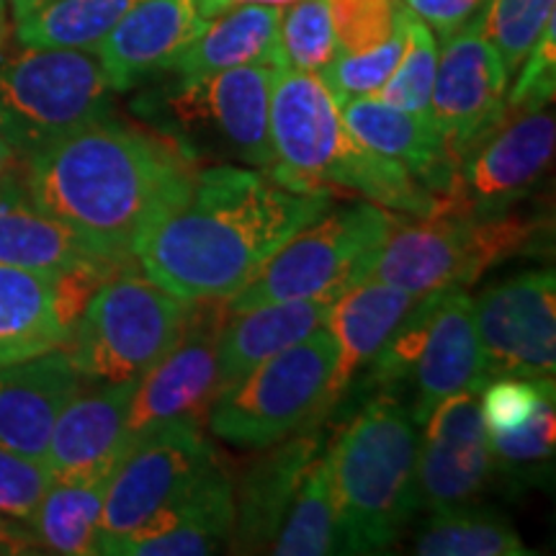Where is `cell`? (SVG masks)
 Instances as JSON below:
<instances>
[{
  "mask_svg": "<svg viewBox=\"0 0 556 556\" xmlns=\"http://www.w3.org/2000/svg\"><path fill=\"white\" fill-rule=\"evenodd\" d=\"M199 157L173 135L106 114L24 160L29 199L106 263H135L144 235L189 193Z\"/></svg>",
  "mask_w": 556,
  "mask_h": 556,
  "instance_id": "6da1fadb",
  "label": "cell"
},
{
  "mask_svg": "<svg viewBox=\"0 0 556 556\" xmlns=\"http://www.w3.org/2000/svg\"><path fill=\"white\" fill-rule=\"evenodd\" d=\"M330 206V197L287 189L268 173L199 168L186 199L139 242L135 261L184 302L229 299Z\"/></svg>",
  "mask_w": 556,
  "mask_h": 556,
  "instance_id": "7a4b0ae2",
  "label": "cell"
},
{
  "mask_svg": "<svg viewBox=\"0 0 556 556\" xmlns=\"http://www.w3.org/2000/svg\"><path fill=\"white\" fill-rule=\"evenodd\" d=\"M270 144L266 170L281 186L323 197H361L394 214L428 217L438 197L405 165L377 155L351 135L340 103L315 73L281 67L270 88Z\"/></svg>",
  "mask_w": 556,
  "mask_h": 556,
  "instance_id": "3957f363",
  "label": "cell"
},
{
  "mask_svg": "<svg viewBox=\"0 0 556 556\" xmlns=\"http://www.w3.org/2000/svg\"><path fill=\"white\" fill-rule=\"evenodd\" d=\"M417 422L381 394L340 430L328 451L343 554H379L400 539L420 507Z\"/></svg>",
  "mask_w": 556,
  "mask_h": 556,
  "instance_id": "277c9868",
  "label": "cell"
},
{
  "mask_svg": "<svg viewBox=\"0 0 556 556\" xmlns=\"http://www.w3.org/2000/svg\"><path fill=\"white\" fill-rule=\"evenodd\" d=\"M189 304L124 263L88 299L67 356L83 381L137 384L184 336Z\"/></svg>",
  "mask_w": 556,
  "mask_h": 556,
  "instance_id": "5b68a950",
  "label": "cell"
},
{
  "mask_svg": "<svg viewBox=\"0 0 556 556\" xmlns=\"http://www.w3.org/2000/svg\"><path fill=\"white\" fill-rule=\"evenodd\" d=\"M544 222L510 212L497 217L435 212L417 222H400L381 245L368 278L413 296L464 289L513 255L531 253L536 242H544Z\"/></svg>",
  "mask_w": 556,
  "mask_h": 556,
  "instance_id": "8992f818",
  "label": "cell"
},
{
  "mask_svg": "<svg viewBox=\"0 0 556 556\" xmlns=\"http://www.w3.org/2000/svg\"><path fill=\"white\" fill-rule=\"evenodd\" d=\"M111 93L96 52L0 41V131L21 160L106 116Z\"/></svg>",
  "mask_w": 556,
  "mask_h": 556,
  "instance_id": "52a82bcc",
  "label": "cell"
},
{
  "mask_svg": "<svg viewBox=\"0 0 556 556\" xmlns=\"http://www.w3.org/2000/svg\"><path fill=\"white\" fill-rule=\"evenodd\" d=\"M400 217L364 201L325 212L291 238L258 276L227 299L229 317L291 299H338L371 274L384 240Z\"/></svg>",
  "mask_w": 556,
  "mask_h": 556,
  "instance_id": "ba28073f",
  "label": "cell"
},
{
  "mask_svg": "<svg viewBox=\"0 0 556 556\" xmlns=\"http://www.w3.org/2000/svg\"><path fill=\"white\" fill-rule=\"evenodd\" d=\"M336 343L319 328L222 387L208 407V428L240 448H270L328 409Z\"/></svg>",
  "mask_w": 556,
  "mask_h": 556,
  "instance_id": "9c48e42d",
  "label": "cell"
},
{
  "mask_svg": "<svg viewBox=\"0 0 556 556\" xmlns=\"http://www.w3.org/2000/svg\"><path fill=\"white\" fill-rule=\"evenodd\" d=\"M217 469V451L197 422L173 420L139 435L111 475L96 554H111L124 539L178 507Z\"/></svg>",
  "mask_w": 556,
  "mask_h": 556,
  "instance_id": "30bf717a",
  "label": "cell"
},
{
  "mask_svg": "<svg viewBox=\"0 0 556 556\" xmlns=\"http://www.w3.org/2000/svg\"><path fill=\"white\" fill-rule=\"evenodd\" d=\"M554 144L552 109H505L490 129L451 160L435 212L464 217L507 214L546 176Z\"/></svg>",
  "mask_w": 556,
  "mask_h": 556,
  "instance_id": "8fae6325",
  "label": "cell"
},
{
  "mask_svg": "<svg viewBox=\"0 0 556 556\" xmlns=\"http://www.w3.org/2000/svg\"><path fill=\"white\" fill-rule=\"evenodd\" d=\"M276 65H242L206 78L178 83L168 111L180 129V142L193 155H217L268 170L274 165L270 144V88Z\"/></svg>",
  "mask_w": 556,
  "mask_h": 556,
  "instance_id": "7c38bea8",
  "label": "cell"
},
{
  "mask_svg": "<svg viewBox=\"0 0 556 556\" xmlns=\"http://www.w3.org/2000/svg\"><path fill=\"white\" fill-rule=\"evenodd\" d=\"M225 302L189 304L184 336L135 384L127 413L129 443L173 420L204 426L219 392V338L229 319Z\"/></svg>",
  "mask_w": 556,
  "mask_h": 556,
  "instance_id": "4fadbf2b",
  "label": "cell"
},
{
  "mask_svg": "<svg viewBox=\"0 0 556 556\" xmlns=\"http://www.w3.org/2000/svg\"><path fill=\"white\" fill-rule=\"evenodd\" d=\"M486 381L495 377H552L556 371L554 268H531L490 283L475 299Z\"/></svg>",
  "mask_w": 556,
  "mask_h": 556,
  "instance_id": "5bb4252c",
  "label": "cell"
},
{
  "mask_svg": "<svg viewBox=\"0 0 556 556\" xmlns=\"http://www.w3.org/2000/svg\"><path fill=\"white\" fill-rule=\"evenodd\" d=\"M507 86L510 73L479 31L477 18L443 39L428 114L446 139L448 160L505 114Z\"/></svg>",
  "mask_w": 556,
  "mask_h": 556,
  "instance_id": "9a60e30c",
  "label": "cell"
},
{
  "mask_svg": "<svg viewBox=\"0 0 556 556\" xmlns=\"http://www.w3.org/2000/svg\"><path fill=\"white\" fill-rule=\"evenodd\" d=\"M415 379L417 426L426 422L438 402L458 392H477L486 381L482 340H479L475 299L462 287L435 291L430 304L420 351L409 371Z\"/></svg>",
  "mask_w": 556,
  "mask_h": 556,
  "instance_id": "2e32d148",
  "label": "cell"
},
{
  "mask_svg": "<svg viewBox=\"0 0 556 556\" xmlns=\"http://www.w3.org/2000/svg\"><path fill=\"white\" fill-rule=\"evenodd\" d=\"M80 389L65 348L0 366V446L45 464L54 422Z\"/></svg>",
  "mask_w": 556,
  "mask_h": 556,
  "instance_id": "e0dca14e",
  "label": "cell"
},
{
  "mask_svg": "<svg viewBox=\"0 0 556 556\" xmlns=\"http://www.w3.org/2000/svg\"><path fill=\"white\" fill-rule=\"evenodd\" d=\"M204 26L197 0H139L96 47L111 90L124 93L168 70Z\"/></svg>",
  "mask_w": 556,
  "mask_h": 556,
  "instance_id": "ac0fdd59",
  "label": "cell"
},
{
  "mask_svg": "<svg viewBox=\"0 0 556 556\" xmlns=\"http://www.w3.org/2000/svg\"><path fill=\"white\" fill-rule=\"evenodd\" d=\"M323 454V430L304 426L270 446V454L253 464L235 495L232 552H266L287 518L291 500L307 475L309 464Z\"/></svg>",
  "mask_w": 556,
  "mask_h": 556,
  "instance_id": "d6986e66",
  "label": "cell"
},
{
  "mask_svg": "<svg viewBox=\"0 0 556 556\" xmlns=\"http://www.w3.org/2000/svg\"><path fill=\"white\" fill-rule=\"evenodd\" d=\"M135 384H99L62 407L47 448L54 479L88 477L114 469L129 451L127 413Z\"/></svg>",
  "mask_w": 556,
  "mask_h": 556,
  "instance_id": "ffe728a7",
  "label": "cell"
},
{
  "mask_svg": "<svg viewBox=\"0 0 556 556\" xmlns=\"http://www.w3.org/2000/svg\"><path fill=\"white\" fill-rule=\"evenodd\" d=\"M415 299L417 296L379 278H364L332 302L328 323H325L336 343V364L328 381L330 407L353 384L361 368L377 358L397 325L413 309Z\"/></svg>",
  "mask_w": 556,
  "mask_h": 556,
  "instance_id": "44dd1931",
  "label": "cell"
},
{
  "mask_svg": "<svg viewBox=\"0 0 556 556\" xmlns=\"http://www.w3.org/2000/svg\"><path fill=\"white\" fill-rule=\"evenodd\" d=\"M340 114L348 131L364 148L405 165L435 197L441 193L451 160L446 139L428 111H407L377 96H364L340 103Z\"/></svg>",
  "mask_w": 556,
  "mask_h": 556,
  "instance_id": "7402d4cb",
  "label": "cell"
},
{
  "mask_svg": "<svg viewBox=\"0 0 556 556\" xmlns=\"http://www.w3.org/2000/svg\"><path fill=\"white\" fill-rule=\"evenodd\" d=\"M75 323L58 276L0 266V366L65 348Z\"/></svg>",
  "mask_w": 556,
  "mask_h": 556,
  "instance_id": "603a6c76",
  "label": "cell"
},
{
  "mask_svg": "<svg viewBox=\"0 0 556 556\" xmlns=\"http://www.w3.org/2000/svg\"><path fill=\"white\" fill-rule=\"evenodd\" d=\"M235 523V486L225 469L199 484L189 500L165 513L122 544L116 556H204L219 552Z\"/></svg>",
  "mask_w": 556,
  "mask_h": 556,
  "instance_id": "cb8c5ba5",
  "label": "cell"
},
{
  "mask_svg": "<svg viewBox=\"0 0 556 556\" xmlns=\"http://www.w3.org/2000/svg\"><path fill=\"white\" fill-rule=\"evenodd\" d=\"M88 263L106 261H101L73 229L41 212L26 193L21 176L0 186V266L60 276Z\"/></svg>",
  "mask_w": 556,
  "mask_h": 556,
  "instance_id": "d4e9b609",
  "label": "cell"
},
{
  "mask_svg": "<svg viewBox=\"0 0 556 556\" xmlns=\"http://www.w3.org/2000/svg\"><path fill=\"white\" fill-rule=\"evenodd\" d=\"M283 9L268 5H238L212 21L193 37L168 67L178 83H191L206 75L242 65H276L278 26Z\"/></svg>",
  "mask_w": 556,
  "mask_h": 556,
  "instance_id": "484cf974",
  "label": "cell"
},
{
  "mask_svg": "<svg viewBox=\"0 0 556 556\" xmlns=\"http://www.w3.org/2000/svg\"><path fill=\"white\" fill-rule=\"evenodd\" d=\"M336 299H291L255 307L227 319L219 338V389L235 384L250 368L325 328Z\"/></svg>",
  "mask_w": 556,
  "mask_h": 556,
  "instance_id": "4316f807",
  "label": "cell"
},
{
  "mask_svg": "<svg viewBox=\"0 0 556 556\" xmlns=\"http://www.w3.org/2000/svg\"><path fill=\"white\" fill-rule=\"evenodd\" d=\"M114 469L88 477L52 479L29 526L37 546L62 556L96 554L103 497Z\"/></svg>",
  "mask_w": 556,
  "mask_h": 556,
  "instance_id": "83f0119b",
  "label": "cell"
},
{
  "mask_svg": "<svg viewBox=\"0 0 556 556\" xmlns=\"http://www.w3.org/2000/svg\"><path fill=\"white\" fill-rule=\"evenodd\" d=\"M486 438H420L417 448V497L430 513L467 505L492 471Z\"/></svg>",
  "mask_w": 556,
  "mask_h": 556,
  "instance_id": "f1b7e54d",
  "label": "cell"
},
{
  "mask_svg": "<svg viewBox=\"0 0 556 556\" xmlns=\"http://www.w3.org/2000/svg\"><path fill=\"white\" fill-rule=\"evenodd\" d=\"M139 0H41L13 21V39L29 47L96 52Z\"/></svg>",
  "mask_w": 556,
  "mask_h": 556,
  "instance_id": "f546056e",
  "label": "cell"
},
{
  "mask_svg": "<svg viewBox=\"0 0 556 556\" xmlns=\"http://www.w3.org/2000/svg\"><path fill=\"white\" fill-rule=\"evenodd\" d=\"M340 523L328 454L309 464L291 507L278 528L270 554L278 556H328L340 554Z\"/></svg>",
  "mask_w": 556,
  "mask_h": 556,
  "instance_id": "4dcf8cb0",
  "label": "cell"
},
{
  "mask_svg": "<svg viewBox=\"0 0 556 556\" xmlns=\"http://www.w3.org/2000/svg\"><path fill=\"white\" fill-rule=\"evenodd\" d=\"M415 554L422 556H526L531 554L510 520L490 510L464 505L433 513L415 536Z\"/></svg>",
  "mask_w": 556,
  "mask_h": 556,
  "instance_id": "1f68e13d",
  "label": "cell"
},
{
  "mask_svg": "<svg viewBox=\"0 0 556 556\" xmlns=\"http://www.w3.org/2000/svg\"><path fill=\"white\" fill-rule=\"evenodd\" d=\"M552 18H556V0H486L477 13V26L497 50L507 73L516 75Z\"/></svg>",
  "mask_w": 556,
  "mask_h": 556,
  "instance_id": "d6a6232c",
  "label": "cell"
},
{
  "mask_svg": "<svg viewBox=\"0 0 556 556\" xmlns=\"http://www.w3.org/2000/svg\"><path fill=\"white\" fill-rule=\"evenodd\" d=\"M336 54L338 45L328 0H296L281 11V26H278L281 67L317 75L336 60Z\"/></svg>",
  "mask_w": 556,
  "mask_h": 556,
  "instance_id": "836d02e7",
  "label": "cell"
},
{
  "mask_svg": "<svg viewBox=\"0 0 556 556\" xmlns=\"http://www.w3.org/2000/svg\"><path fill=\"white\" fill-rule=\"evenodd\" d=\"M438 67V39L415 13H405V50L377 99L407 111H428Z\"/></svg>",
  "mask_w": 556,
  "mask_h": 556,
  "instance_id": "e575fe53",
  "label": "cell"
},
{
  "mask_svg": "<svg viewBox=\"0 0 556 556\" xmlns=\"http://www.w3.org/2000/svg\"><path fill=\"white\" fill-rule=\"evenodd\" d=\"M402 50H405V16H402L400 29L384 45L356 54H336V60L317 75L330 88L338 103L377 96L381 86L389 80V75L394 73V67H397Z\"/></svg>",
  "mask_w": 556,
  "mask_h": 556,
  "instance_id": "d590c367",
  "label": "cell"
},
{
  "mask_svg": "<svg viewBox=\"0 0 556 556\" xmlns=\"http://www.w3.org/2000/svg\"><path fill=\"white\" fill-rule=\"evenodd\" d=\"M338 54H356L384 45L405 16L402 0H328Z\"/></svg>",
  "mask_w": 556,
  "mask_h": 556,
  "instance_id": "8d00e7d4",
  "label": "cell"
},
{
  "mask_svg": "<svg viewBox=\"0 0 556 556\" xmlns=\"http://www.w3.org/2000/svg\"><path fill=\"white\" fill-rule=\"evenodd\" d=\"M552 400V377H495L479 389V409L486 433H510Z\"/></svg>",
  "mask_w": 556,
  "mask_h": 556,
  "instance_id": "74e56055",
  "label": "cell"
},
{
  "mask_svg": "<svg viewBox=\"0 0 556 556\" xmlns=\"http://www.w3.org/2000/svg\"><path fill=\"white\" fill-rule=\"evenodd\" d=\"M486 443H490L492 462L503 469L528 475L531 469L546 467L556 446L554 400L544 402L531 420L510 433H486Z\"/></svg>",
  "mask_w": 556,
  "mask_h": 556,
  "instance_id": "f35d334b",
  "label": "cell"
},
{
  "mask_svg": "<svg viewBox=\"0 0 556 556\" xmlns=\"http://www.w3.org/2000/svg\"><path fill=\"white\" fill-rule=\"evenodd\" d=\"M52 479L47 464L0 446V516L29 528Z\"/></svg>",
  "mask_w": 556,
  "mask_h": 556,
  "instance_id": "ab89813d",
  "label": "cell"
},
{
  "mask_svg": "<svg viewBox=\"0 0 556 556\" xmlns=\"http://www.w3.org/2000/svg\"><path fill=\"white\" fill-rule=\"evenodd\" d=\"M556 90V18L541 34L523 65L518 80L507 96V109H541L554 101Z\"/></svg>",
  "mask_w": 556,
  "mask_h": 556,
  "instance_id": "60d3db41",
  "label": "cell"
},
{
  "mask_svg": "<svg viewBox=\"0 0 556 556\" xmlns=\"http://www.w3.org/2000/svg\"><path fill=\"white\" fill-rule=\"evenodd\" d=\"M402 3L443 41L477 18L486 0H402Z\"/></svg>",
  "mask_w": 556,
  "mask_h": 556,
  "instance_id": "b9f144b4",
  "label": "cell"
},
{
  "mask_svg": "<svg viewBox=\"0 0 556 556\" xmlns=\"http://www.w3.org/2000/svg\"><path fill=\"white\" fill-rule=\"evenodd\" d=\"M296 3V0H197V9L206 21H212L219 13L238 5H268V9H287V5Z\"/></svg>",
  "mask_w": 556,
  "mask_h": 556,
  "instance_id": "7bdbcfd3",
  "label": "cell"
},
{
  "mask_svg": "<svg viewBox=\"0 0 556 556\" xmlns=\"http://www.w3.org/2000/svg\"><path fill=\"white\" fill-rule=\"evenodd\" d=\"M29 546H37L31 531L24 533L18 526H11L9 518L0 516V552H24Z\"/></svg>",
  "mask_w": 556,
  "mask_h": 556,
  "instance_id": "ee69618b",
  "label": "cell"
},
{
  "mask_svg": "<svg viewBox=\"0 0 556 556\" xmlns=\"http://www.w3.org/2000/svg\"><path fill=\"white\" fill-rule=\"evenodd\" d=\"M21 170H24V160H21L16 148L0 131V186H5L11 178L21 176Z\"/></svg>",
  "mask_w": 556,
  "mask_h": 556,
  "instance_id": "f6af8a7d",
  "label": "cell"
},
{
  "mask_svg": "<svg viewBox=\"0 0 556 556\" xmlns=\"http://www.w3.org/2000/svg\"><path fill=\"white\" fill-rule=\"evenodd\" d=\"M9 3V11H11V18L16 21L18 16H24V13H29L34 5L39 3V0H5Z\"/></svg>",
  "mask_w": 556,
  "mask_h": 556,
  "instance_id": "bcb514c9",
  "label": "cell"
},
{
  "mask_svg": "<svg viewBox=\"0 0 556 556\" xmlns=\"http://www.w3.org/2000/svg\"><path fill=\"white\" fill-rule=\"evenodd\" d=\"M11 37V11L5 0H0V41Z\"/></svg>",
  "mask_w": 556,
  "mask_h": 556,
  "instance_id": "7dc6e473",
  "label": "cell"
},
{
  "mask_svg": "<svg viewBox=\"0 0 556 556\" xmlns=\"http://www.w3.org/2000/svg\"><path fill=\"white\" fill-rule=\"evenodd\" d=\"M39 3H41V0H39ZM39 3H37V5H39Z\"/></svg>",
  "mask_w": 556,
  "mask_h": 556,
  "instance_id": "c3c4849f",
  "label": "cell"
}]
</instances>
